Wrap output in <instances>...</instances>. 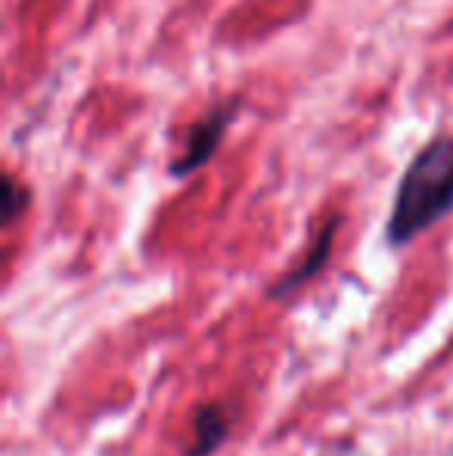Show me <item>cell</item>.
Masks as SVG:
<instances>
[{
  "label": "cell",
  "instance_id": "2",
  "mask_svg": "<svg viewBox=\"0 0 453 456\" xmlns=\"http://www.w3.org/2000/svg\"><path fill=\"white\" fill-rule=\"evenodd\" d=\"M236 106H239V100L227 102V106L214 109L212 115L199 118V125L190 131L187 146H183V156L177 159V162H171V175H174V177H187L190 171L202 168V165H206L208 159L214 156V150H218L221 137H224L230 118H233V112H236Z\"/></svg>",
  "mask_w": 453,
  "mask_h": 456
},
{
  "label": "cell",
  "instance_id": "5",
  "mask_svg": "<svg viewBox=\"0 0 453 456\" xmlns=\"http://www.w3.org/2000/svg\"><path fill=\"white\" fill-rule=\"evenodd\" d=\"M25 202H28V190L16 183V177L6 175L4 177V224H12L22 215Z\"/></svg>",
  "mask_w": 453,
  "mask_h": 456
},
{
  "label": "cell",
  "instance_id": "4",
  "mask_svg": "<svg viewBox=\"0 0 453 456\" xmlns=\"http://www.w3.org/2000/svg\"><path fill=\"white\" fill-rule=\"evenodd\" d=\"M227 438V419L221 407H199L193 422V444L187 447V456H212Z\"/></svg>",
  "mask_w": 453,
  "mask_h": 456
},
{
  "label": "cell",
  "instance_id": "1",
  "mask_svg": "<svg viewBox=\"0 0 453 456\" xmlns=\"http://www.w3.org/2000/svg\"><path fill=\"white\" fill-rule=\"evenodd\" d=\"M448 211H453V137H435L400 177L388 215V242L407 246Z\"/></svg>",
  "mask_w": 453,
  "mask_h": 456
},
{
  "label": "cell",
  "instance_id": "3",
  "mask_svg": "<svg viewBox=\"0 0 453 456\" xmlns=\"http://www.w3.org/2000/svg\"><path fill=\"white\" fill-rule=\"evenodd\" d=\"M336 230H339V217H329V221L323 224L320 233H317L314 246H311V248H308V255L302 258V265H298L295 271L286 273L283 280H279L277 286L271 289L273 298H286V295H292L298 286H304V282H308L311 276H317V273L323 271V265L329 261V252H333Z\"/></svg>",
  "mask_w": 453,
  "mask_h": 456
}]
</instances>
